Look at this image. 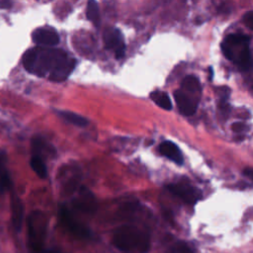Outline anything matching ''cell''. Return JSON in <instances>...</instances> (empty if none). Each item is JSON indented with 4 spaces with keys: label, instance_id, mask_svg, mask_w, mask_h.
<instances>
[{
    "label": "cell",
    "instance_id": "6da1fadb",
    "mask_svg": "<svg viewBox=\"0 0 253 253\" xmlns=\"http://www.w3.org/2000/svg\"><path fill=\"white\" fill-rule=\"evenodd\" d=\"M67 57L66 52L62 49L38 46L25 52L23 56V65L27 71L43 77L48 75Z\"/></svg>",
    "mask_w": 253,
    "mask_h": 253
},
{
    "label": "cell",
    "instance_id": "7a4b0ae2",
    "mask_svg": "<svg viewBox=\"0 0 253 253\" xmlns=\"http://www.w3.org/2000/svg\"><path fill=\"white\" fill-rule=\"evenodd\" d=\"M113 244L127 253H146L150 247V237L136 225L124 224L115 230Z\"/></svg>",
    "mask_w": 253,
    "mask_h": 253
},
{
    "label": "cell",
    "instance_id": "3957f363",
    "mask_svg": "<svg viewBox=\"0 0 253 253\" xmlns=\"http://www.w3.org/2000/svg\"><path fill=\"white\" fill-rule=\"evenodd\" d=\"M46 226L47 220L42 211H35L31 213L28 219V235L33 253H38L42 250L46 235Z\"/></svg>",
    "mask_w": 253,
    "mask_h": 253
},
{
    "label": "cell",
    "instance_id": "277c9868",
    "mask_svg": "<svg viewBox=\"0 0 253 253\" xmlns=\"http://www.w3.org/2000/svg\"><path fill=\"white\" fill-rule=\"evenodd\" d=\"M59 219L62 225L73 235L77 236L78 238H88L91 235L90 230L86 227L83 223L78 221L73 214L64 207L60 206L58 210Z\"/></svg>",
    "mask_w": 253,
    "mask_h": 253
},
{
    "label": "cell",
    "instance_id": "5b68a950",
    "mask_svg": "<svg viewBox=\"0 0 253 253\" xmlns=\"http://www.w3.org/2000/svg\"><path fill=\"white\" fill-rule=\"evenodd\" d=\"M167 189L173 195L189 205L196 204L202 198V192L190 184L174 183L168 185Z\"/></svg>",
    "mask_w": 253,
    "mask_h": 253
},
{
    "label": "cell",
    "instance_id": "8992f818",
    "mask_svg": "<svg viewBox=\"0 0 253 253\" xmlns=\"http://www.w3.org/2000/svg\"><path fill=\"white\" fill-rule=\"evenodd\" d=\"M32 38H33V41L40 46L50 47V46L56 45L59 42L58 34L54 30H51L48 28L37 29L33 33Z\"/></svg>",
    "mask_w": 253,
    "mask_h": 253
},
{
    "label": "cell",
    "instance_id": "52a82bcc",
    "mask_svg": "<svg viewBox=\"0 0 253 253\" xmlns=\"http://www.w3.org/2000/svg\"><path fill=\"white\" fill-rule=\"evenodd\" d=\"M174 98L179 111L185 116L195 114L198 106V100L189 96L184 90H177L174 93Z\"/></svg>",
    "mask_w": 253,
    "mask_h": 253
},
{
    "label": "cell",
    "instance_id": "ba28073f",
    "mask_svg": "<svg viewBox=\"0 0 253 253\" xmlns=\"http://www.w3.org/2000/svg\"><path fill=\"white\" fill-rule=\"evenodd\" d=\"M73 207L87 213H92L96 210L94 196L85 188H81L78 197L73 202Z\"/></svg>",
    "mask_w": 253,
    "mask_h": 253
},
{
    "label": "cell",
    "instance_id": "9c48e42d",
    "mask_svg": "<svg viewBox=\"0 0 253 253\" xmlns=\"http://www.w3.org/2000/svg\"><path fill=\"white\" fill-rule=\"evenodd\" d=\"M76 65V60L73 58H65L63 61H61L49 74L48 78L51 81L55 82H61L64 81L72 72Z\"/></svg>",
    "mask_w": 253,
    "mask_h": 253
},
{
    "label": "cell",
    "instance_id": "30bf717a",
    "mask_svg": "<svg viewBox=\"0 0 253 253\" xmlns=\"http://www.w3.org/2000/svg\"><path fill=\"white\" fill-rule=\"evenodd\" d=\"M159 151L162 155L175 162L176 164H183V155L180 148L172 141L165 140L159 145Z\"/></svg>",
    "mask_w": 253,
    "mask_h": 253
},
{
    "label": "cell",
    "instance_id": "8fae6325",
    "mask_svg": "<svg viewBox=\"0 0 253 253\" xmlns=\"http://www.w3.org/2000/svg\"><path fill=\"white\" fill-rule=\"evenodd\" d=\"M11 212L13 226L16 230H20L24 217V207L20 198L15 194L11 197Z\"/></svg>",
    "mask_w": 253,
    "mask_h": 253
},
{
    "label": "cell",
    "instance_id": "7c38bea8",
    "mask_svg": "<svg viewBox=\"0 0 253 253\" xmlns=\"http://www.w3.org/2000/svg\"><path fill=\"white\" fill-rule=\"evenodd\" d=\"M105 45L109 49H116V47L124 42L122 35L117 29H108L104 34Z\"/></svg>",
    "mask_w": 253,
    "mask_h": 253
},
{
    "label": "cell",
    "instance_id": "4fadbf2b",
    "mask_svg": "<svg viewBox=\"0 0 253 253\" xmlns=\"http://www.w3.org/2000/svg\"><path fill=\"white\" fill-rule=\"evenodd\" d=\"M57 113L66 122H68V123H70V124H72L76 126L84 127L88 125L87 119H85L84 117H82V116H80L76 113H73V112H70V111H59Z\"/></svg>",
    "mask_w": 253,
    "mask_h": 253
},
{
    "label": "cell",
    "instance_id": "5bb4252c",
    "mask_svg": "<svg viewBox=\"0 0 253 253\" xmlns=\"http://www.w3.org/2000/svg\"><path fill=\"white\" fill-rule=\"evenodd\" d=\"M86 16L87 19L93 23L96 27L100 26L101 23V17H100V11H99V5L96 0H89L87 4V10H86Z\"/></svg>",
    "mask_w": 253,
    "mask_h": 253
},
{
    "label": "cell",
    "instance_id": "9a60e30c",
    "mask_svg": "<svg viewBox=\"0 0 253 253\" xmlns=\"http://www.w3.org/2000/svg\"><path fill=\"white\" fill-rule=\"evenodd\" d=\"M150 98L154 101L156 105L164 110H171L172 109V102L167 93L161 91H154L150 94Z\"/></svg>",
    "mask_w": 253,
    "mask_h": 253
},
{
    "label": "cell",
    "instance_id": "2e32d148",
    "mask_svg": "<svg viewBox=\"0 0 253 253\" xmlns=\"http://www.w3.org/2000/svg\"><path fill=\"white\" fill-rule=\"evenodd\" d=\"M11 187V179L7 168L5 166L4 156L0 154V190L3 192L9 190Z\"/></svg>",
    "mask_w": 253,
    "mask_h": 253
},
{
    "label": "cell",
    "instance_id": "e0dca14e",
    "mask_svg": "<svg viewBox=\"0 0 253 253\" xmlns=\"http://www.w3.org/2000/svg\"><path fill=\"white\" fill-rule=\"evenodd\" d=\"M182 88L186 92L198 93L201 91V83L199 79L194 75H188L182 82Z\"/></svg>",
    "mask_w": 253,
    "mask_h": 253
},
{
    "label": "cell",
    "instance_id": "ac0fdd59",
    "mask_svg": "<svg viewBox=\"0 0 253 253\" xmlns=\"http://www.w3.org/2000/svg\"><path fill=\"white\" fill-rule=\"evenodd\" d=\"M31 167L33 168L35 173L40 178L43 179L46 177L47 170H46V166H45L43 160L42 159V157H40L38 155H34L31 159Z\"/></svg>",
    "mask_w": 253,
    "mask_h": 253
},
{
    "label": "cell",
    "instance_id": "d6986e66",
    "mask_svg": "<svg viewBox=\"0 0 253 253\" xmlns=\"http://www.w3.org/2000/svg\"><path fill=\"white\" fill-rule=\"evenodd\" d=\"M239 66L242 71H248L252 66V56L248 45H244L239 56Z\"/></svg>",
    "mask_w": 253,
    "mask_h": 253
},
{
    "label": "cell",
    "instance_id": "ffe728a7",
    "mask_svg": "<svg viewBox=\"0 0 253 253\" xmlns=\"http://www.w3.org/2000/svg\"><path fill=\"white\" fill-rule=\"evenodd\" d=\"M249 42H250V37L243 34H231L227 36L225 39V43H227L228 45H238V44L247 45Z\"/></svg>",
    "mask_w": 253,
    "mask_h": 253
},
{
    "label": "cell",
    "instance_id": "44dd1931",
    "mask_svg": "<svg viewBox=\"0 0 253 253\" xmlns=\"http://www.w3.org/2000/svg\"><path fill=\"white\" fill-rule=\"evenodd\" d=\"M165 253H194V251L186 242L178 241L172 245Z\"/></svg>",
    "mask_w": 253,
    "mask_h": 253
},
{
    "label": "cell",
    "instance_id": "7402d4cb",
    "mask_svg": "<svg viewBox=\"0 0 253 253\" xmlns=\"http://www.w3.org/2000/svg\"><path fill=\"white\" fill-rule=\"evenodd\" d=\"M221 50H222L223 54L225 55V57H226L227 59H230V60L233 59V53H232V50H231L230 45H228V44L225 43V42L221 43Z\"/></svg>",
    "mask_w": 253,
    "mask_h": 253
},
{
    "label": "cell",
    "instance_id": "603a6c76",
    "mask_svg": "<svg viewBox=\"0 0 253 253\" xmlns=\"http://www.w3.org/2000/svg\"><path fill=\"white\" fill-rule=\"evenodd\" d=\"M243 20H244V22H245V25H246L250 30H252V24H253V14H252V11L247 12V13L244 15Z\"/></svg>",
    "mask_w": 253,
    "mask_h": 253
},
{
    "label": "cell",
    "instance_id": "cb8c5ba5",
    "mask_svg": "<svg viewBox=\"0 0 253 253\" xmlns=\"http://www.w3.org/2000/svg\"><path fill=\"white\" fill-rule=\"evenodd\" d=\"M231 128H232V130H233L234 132H241V131L244 130L245 125L242 124V123H240V122H236V123H234V124L231 126Z\"/></svg>",
    "mask_w": 253,
    "mask_h": 253
},
{
    "label": "cell",
    "instance_id": "d4e9b609",
    "mask_svg": "<svg viewBox=\"0 0 253 253\" xmlns=\"http://www.w3.org/2000/svg\"><path fill=\"white\" fill-rule=\"evenodd\" d=\"M11 6V0H0V8L7 9Z\"/></svg>",
    "mask_w": 253,
    "mask_h": 253
},
{
    "label": "cell",
    "instance_id": "484cf974",
    "mask_svg": "<svg viewBox=\"0 0 253 253\" xmlns=\"http://www.w3.org/2000/svg\"><path fill=\"white\" fill-rule=\"evenodd\" d=\"M38 253H64V252H61L59 250H55V249H49V250H41L40 252Z\"/></svg>",
    "mask_w": 253,
    "mask_h": 253
},
{
    "label": "cell",
    "instance_id": "4316f807",
    "mask_svg": "<svg viewBox=\"0 0 253 253\" xmlns=\"http://www.w3.org/2000/svg\"><path fill=\"white\" fill-rule=\"evenodd\" d=\"M246 170H247V171H245L244 173L247 174V176H248L249 178H251V177H252V170H251L250 168H248V169H246Z\"/></svg>",
    "mask_w": 253,
    "mask_h": 253
},
{
    "label": "cell",
    "instance_id": "83f0119b",
    "mask_svg": "<svg viewBox=\"0 0 253 253\" xmlns=\"http://www.w3.org/2000/svg\"><path fill=\"white\" fill-rule=\"evenodd\" d=\"M209 70H210V79L211 80V79H212V75H213V70H212L211 67H210Z\"/></svg>",
    "mask_w": 253,
    "mask_h": 253
}]
</instances>
